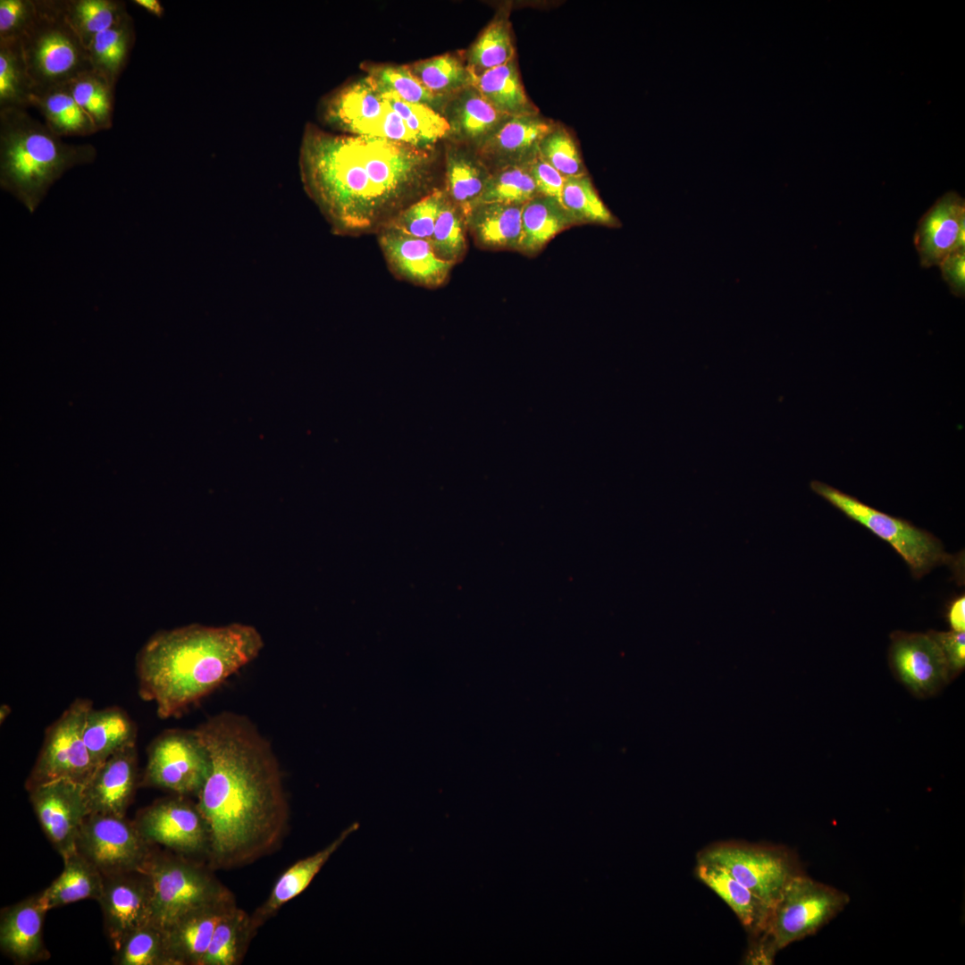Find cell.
Masks as SVG:
<instances>
[{"label":"cell","mask_w":965,"mask_h":965,"mask_svg":"<svg viewBox=\"0 0 965 965\" xmlns=\"http://www.w3.org/2000/svg\"><path fill=\"white\" fill-rule=\"evenodd\" d=\"M195 729L211 758L197 795L210 835L208 867L233 869L271 854L287 832L290 807L269 741L248 717L230 710Z\"/></svg>","instance_id":"cell-1"},{"label":"cell","mask_w":965,"mask_h":965,"mask_svg":"<svg viewBox=\"0 0 965 965\" xmlns=\"http://www.w3.org/2000/svg\"><path fill=\"white\" fill-rule=\"evenodd\" d=\"M429 148L382 138L306 129L299 167L306 192L334 229H382L422 197L432 178Z\"/></svg>","instance_id":"cell-2"},{"label":"cell","mask_w":965,"mask_h":965,"mask_svg":"<svg viewBox=\"0 0 965 965\" xmlns=\"http://www.w3.org/2000/svg\"><path fill=\"white\" fill-rule=\"evenodd\" d=\"M263 647L258 630L240 623L158 632L137 658L139 696L155 703L160 718L176 717L253 661Z\"/></svg>","instance_id":"cell-3"},{"label":"cell","mask_w":965,"mask_h":965,"mask_svg":"<svg viewBox=\"0 0 965 965\" xmlns=\"http://www.w3.org/2000/svg\"><path fill=\"white\" fill-rule=\"evenodd\" d=\"M92 144H70L26 109H0V187L30 214L70 169L95 161Z\"/></svg>","instance_id":"cell-4"},{"label":"cell","mask_w":965,"mask_h":965,"mask_svg":"<svg viewBox=\"0 0 965 965\" xmlns=\"http://www.w3.org/2000/svg\"><path fill=\"white\" fill-rule=\"evenodd\" d=\"M36 19L21 38L33 91L69 83L93 70L88 50L57 0H37Z\"/></svg>","instance_id":"cell-5"},{"label":"cell","mask_w":965,"mask_h":965,"mask_svg":"<svg viewBox=\"0 0 965 965\" xmlns=\"http://www.w3.org/2000/svg\"><path fill=\"white\" fill-rule=\"evenodd\" d=\"M810 487L846 516L886 541L907 563L914 578L919 579L936 566L954 561L939 539L909 521L875 509L825 482L813 481Z\"/></svg>","instance_id":"cell-6"},{"label":"cell","mask_w":965,"mask_h":965,"mask_svg":"<svg viewBox=\"0 0 965 965\" xmlns=\"http://www.w3.org/2000/svg\"><path fill=\"white\" fill-rule=\"evenodd\" d=\"M212 870L186 856L154 852L143 870L152 889L153 921L165 927L194 909L231 895Z\"/></svg>","instance_id":"cell-7"},{"label":"cell","mask_w":965,"mask_h":965,"mask_svg":"<svg viewBox=\"0 0 965 965\" xmlns=\"http://www.w3.org/2000/svg\"><path fill=\"white\" fill-rule=\"evenodd\" d=\"M849 902L846 893L799 873L771 906L764 933L777 951L782 950L815 934Z\"/></svg>","instance_id":"cell-8"},{"label":"cell","mask_w":965,"mask_h":965,"mask_svg":"<svg viewBox=\"0 0 965 965\" xmlns=\"http://www.w3.org/2000/svg\"><path fill=\"white\" fill-rule=\"evenodd\" d=\"M211 768L207 747L196 729H167L147 748L141 785L175 795H197Z\"/></svg>","instance_id":"cell-9"},{"label":"cell","mask_w":965,"mask_h":965,"mask_svg":"<svg viewBox=\"0 0 965 965\" xmlns=\"http://www.w3.org/2000/svg\"><path fill=\"white\" fill-rule=\"evenodd\" d=\"M91 708L89 700L76 699L46 729L42 747L25 783L28 791L58 779L82 785L88 781L96 768L83 739L86 717Z\"/></svg>","instance_id":"cell-10"},{"label":"cell","mask_w":965,"mask_h":965,"mask_svg":"<svg viewBox=\"0 0 965 965\" xmlns=\"http://www.w3.org/2000/svg\"><path fill=\"white\" fill-rule=\"evenodd\" d=\"M152 845L125 816L93 813L86 817L76 847L107 877L143 871L154 854Z\"/></svg>","instance_id":"cell-11"},{"label":"cell","mask_w":965,"mask_h":965,"mask_svg":"<svg viewBox=\"0 0 965 965\" xmlns=\"http://www.w3.org/2000/svg\"><path fill=\"white\" fill-rule=\"evenodd\" d=\"M697 859L718 865L769 906L788 881L801 873L794 856L776 846L720 843L703 850Z\"/></svg>","instance_id":"cell-12"},{"label":"cell","mask_w":965,"mask_h":965,"mask_svg":"<svg viewBox=\"0 0 965 965\" xmlns=\"http://www.w3.org/2000/svg\"><path fill=\"white\" fill-rule=\"evenodd\" d=\"M187 796L160 799L141 810L134 821L151 844H158L182 856H208L210 835L197 802Z\"/></svg>","instance_id":"cell-13"},{"label":"cell","mask_w":965,"mask_h":965,"mask_svg":"<svg viewBox=\"0 0 965 965\" xmlns=\"http://www.w3.org/2000/svg\"><path fill=\"white\" fill-rule=\"evenodd\" d=\"M889 667L895 678L914 696H935L951 681L944 656L927 633L894 631L890 635Z\"/></svg>","instance_id":"cell-14"},{"label":"cell","mask_w":965,"mask_h":965,"mask_svg":"<svg viewBox=\"0 0 965 965\" xmlns=\"http://www.w3.org/2000/svg\"><path fill=\"white\" fill-rule=\"evenodd\" d=\"M28 792L37 818L57 852L64 858L77 851L80 829L89 814L84 785L58 779Z\"/></svg>","instance_id":"cell-15"},{"label":"cell","mask_w":965,"mask_h":965,"mask_svg":"<svg viewBox=\"0 0 965 965\" xmlns=\"http://www.w3.org/2000/svg\"><path fill=\"white\" fill-rule=\"evenodd\" d=\"M97 902L115 950L131 932L153 921L152 889L143 871L104 877Z\"/></svg>","instance_id":"cell-16"},{"label":"cell","mask_w":965,"mask_h":965,"mask_svg":"<svg viewBox=\"0 0 965 965\" xmlns=\"http://www.w3.org/2000/svg\"><path fill=\"white\" fill-rule=\"evenodd\" d=\"M556 124L539 113L508 117L475 151L491 172L528 164L539 154L541 140Z\"/></svg>","instance_id":"cell-17"},{"label":"cell","mask_w":965,"mask_h":965,"mask_svg":"<svg viewBox=\"0 0 965 965\" xmlns=\"http://www.w3.org/2000/svg\"><path fill=\"white\" fill-rule=\"evenodd\" d=\"M965 229V201L951 190L938 197L918 222L913 237L923 268L938 266L957 248L959 234Z\"/></svg>","instance_id":"cell-18"},{"label":"cell","mask_w":965,"mask_h":965,"mask_svg":"<svg viewBox=\"0 0 965 965\" xmlns=\"http://www.w3.org/2000/svg\"><path fill=\"white\" fill-rule=\"evenodd\" d=\"M138 785L136 745L99 764L84 785L88 813L125 816Z\"/></svg>","instance_id":"cell-19"},{"label":"cell","mask_w":965,"mask_h":965,"mask_svg":"<svg viewBox=\"0 0 965 965\" xmlns=\"http://www.w3.org/2000/svg\"><path fill=\"white\" fill-rule=\"evenodd\" d=\"M379 244L394 273L415 284L440 286L447 280L453 266L435 254L429 240L389 226L380 229Z\"/></svg>","instance_id":"cell-20"},{"label":"cell","mask_w":965,"mask_h":965,"mask_svg":"<svg viewBox=\"0 0 965 965\" xmlns=\"http://www.w3.org/2000/svg\"><path fill=\"white\" fill-rule=\"evenodd\" d=\"M237 905L234 894L194 909L164 927L175 965H201L221 919Z\"/></svg>","instance_id":"cell-21"},{"label":"cell","mask_w":965,"mask_h":965,"mask_svg":"<svg viewBox=\"0 0 965 965\" xmlns=\"http://www.w3.org/2000/svg\"><path fill=\"white\" fill-rule=\"evenodd\" d=\"M47 911L34 895L2 910L0 948L18 964L49 957L43 941V923Z\"/></svg>","instance_id":"cell-22"},{"label":"cell","mask_w":965,"mask_h":965,"mask_svg":"<svg viewBox=\"0 0 965 965\" xmlns=\"http://www.w3.org/2000/svg\"><path fill=\"white\" fill-rule=\"evenodd\" d=\"M384 106L383 95L366 76L334 93L324 104L323 117L332 127L351 135L368 136Z\"/></svg>","instance_id":"cell-23"},{"label":"cell","mask_w":965,"mask_h":965,"mask_svg":"<svg viewBox=\"0 0 965 965\" xmlns=\"http://www.w3.org/2000/svg\"><path fill=\"white\" fill-rule=\"evenodd\" d=\"M450 135L476 150L509 116L499 112L473 86L450 96L443 106Z\"/></svg>","instance_id":"cell-24"},{"label":"cell","mask_w":965,"mask_h":965,"mask_svg":"<svg viewBox=\"0 0 965 965\" xmlns=\"http://www.w3.org/2000/svg\"><path fill=\"white\" fill-rule=\"evenodd\" d=\"M358 827L357 823L348 826L323 849L289 867L276 880L267 899L250 914L254 927L258 931L283 905L304 892L331 855Z\"/></svg>","instance_id":"cell-25"},{"label":"cell","mask_w":965,"mask_h":965,"mask_svg":"<svg viewBox=\"0 0 965 965\" xmlns=\"http://www.w3.org/2000/svg\"><path fill=\"white\" fill-rule=\"evenodd\" d=\"M695 876L726 902L752 937L765 931L771 910L767 902L710 861L697 859Z\"/></svg>","instance_id":"cell-26"},{"label":"cell","mask_w":965,"mask_h":965,"mask_svg":"<svg viewBox=\"0 0 965 965\" xmlns=\"http://www.w3.org/2000/svg\"><path fill=\"white\" fill-rule=\"evenodd\" d=\"M490 176V169L474 149L461 144L448 147L444 192L465 217L479 203Z\"/></svg>","instance_id":"cell-27"},{"label":"cell","mask_w":965,"mask_h":965,"mask_svg":"<svg viewBox=\"0 0 965 965\" xmlns=\"http://www.w3.org/2000/svg\"><path fill=\"white\" fill-rule=\"evenodd\" d=\"M523 206L479 203L465 217L467 230L482 248L517 251Z\"/></svg>","instance_id":"cell-28"},{"label":"cell","mask_w":965,"mask_h":965,"mask_svg":"<svg viewBox=\"0 0 965 965\" xmlns=\"http://www.w3.org/2000/svg\"><path fill=\"white\" fill-rule=\"evenodd\" d=\"M83 739L96 767L114 753L136 745L137 728L128 713L112 706L88 711Z\"/></svg>","instance_id":"cell-29"},{"label":"cell","mask_w":965,"mask_h":965,"mask_svg":"<svg viewBox=\"0 0 965 965\" xmlns=\"http://www.w3.org/2000/svg\"><path fill=\"white\" fill-rule=\"evenodd\" d=\"M63 860L60 876L38 894L46 911L85 899L97 901L102 893L104 876L78 851Z\"/></svg>","instance_id":"cell-30"},{"label":"cell","mask_w":965,"mask_h":965,"mask_svg":"<svg viewBox=\"0 0 965 965\" xmlns=\"http://www.w3.org/2000/svg\"><path fill=\"white\" fill-rule=\"evenodd\" d=\"M521 222L517 251L526 256L538 254L557 234L577 225L558 200L542 195L523 206Z\"/></svg>","instance_id":"cell-31"},{"label":"cell","mask_w":965,"mask_h":965,"mask_svg":"<svg viewBox=\"0 0 965 965\" xmlns=\"http://www.w3.org/2000/svg\"><path fill=\"white\" fill-rule=\"evenodd\" d=\"M472 85L501 113L512 117L539 113L524 91L516 60L473 76Z\"/></svg>","instance_id":"cell-32"},{"label":"cell","mask_w":965,"mask_h":965,"mask_svg":"<svg viewBox=\"0 0 965 965\" xmlns=\"http://www.w3.org/2000/svg\"><path fill=\"white\" fill-rule=\"evenodd\" d=\"M45 124L57 136H88L97 132L90 117L73 98L67 84L33 91L29 100Z\"/></svg>","instance_id":"cell-33"},{"label":"cell","mask_w":965,"mask_h":965,"mask_svg":"<svg viewBox=\"0 0 965 965\" xmlns=\"http://www.w3.org/2000/svg\"><path fill=\"white\" fill-rule=\"evenodd\" d=\"M135 39L134 21L127 13L114 25L96 35L87 47L93 70L113 87L127 65Z\"/></svg>","instance_id":"cell-34"},{"label":"cell","mask_w":965,"mask_h":965,"mask_svg":"<svg viewBox=\"0 0 965 965\" xmlns=\"http://www.w3.org/2000/svg\"><path fill=\"white\" fill-rule=\"evenodd\" d=\"M256 933L251 915L236 905L217 925L201 965H239Z\"/></svg>","instance_id":"cell-35"},{"label":"cell","mask_w":965,"mask_h":965,"mask_svg":"<svg viewBox=\"0 0 965 965\" xmlns=\"http://www.w3.org/2000/svg\"><path fill=\"white\" fill-rule=\"evenodd\" d=\"M57 4L86 48L96 35L129 13L126 2L121 0H57Z\"/></svg>","instance_id":"cell-36"},{"label":"cell","mask_w":965,"mask_h":965,"mask_svg":"<svg viewBox=\"0 0 965 965\" xmlns=\"http://www.w3.org/2000/svg\"><path fill=\"white\" fill-rule=\"evenodd\" d=\"M32 92L21 39L0 40V109H26Z\"/></svg>","instance_id":"cell-37"},{"label":"cell","mask_w":965,"mask_h":965,"mask_svg":"<svg viewBox=\"0 0 965 965\" xmlns=\"http://www.w3.org/2000/svg\"><path fill=\"white\" fill-rule=\"evenodd\" d=\"M408 68L429 91L446 100L473 83L466 63L449 54L415 62Z\"/></svg>","instance_id":"cell-38"},{"label":"cell","mask_w":965,"mask_h":965,"mask_svg":"<svg viewBox=\"0 0 965 965\" xmlns=\"http://www.w3.org/2000/svg\"><path fill=\"white\" fill-rule=\"evenodd\" d=\"M515 46L507 17L495 18L480 34L466 55V66L473 76L503 65L515 59Z\"/></svg>","instance_id":"cell-39"},{"label":"cell","mask_w":965,"mask_h":965,"mask_svg":"<svg viewBox=\"0 0 965 965\" xmlns=\"http://www.w3.org/2000/svg\"><path fill=\"white\" fill-rule=\"evenodd\" d=\"M67 85L98 131L112 128L115 87L94 70L79 75Z\"/></svg>","instance_id":"cell-40"},{"label":"cell","mask_w":965,"mask_h":965,"mask_svg":"<svg viewBox=\"0 0 965 965\" xmlns=\"http://www.w3.org/2000/svg\"><path fill=\"white\" fill-rule=\"evenodd\" d=\"M115 951L118 965H175L164 929L154 921L131 932Z\"/></svg>","instance_id":"cell-41"},{"label":"cell","mask_w":965,"mask_h":965,"mask_svg":"<svg viewBox=\"0 0 965 965\" xmlns=\"http://www.w3.org/2000/svg\"><path fill=\"white\" fill-rule=\"evenodd\" d=\"M561 204L576 224L594 223L608 227L620 225L617 218L599 197L587 174L566 178Z\"/></svg>","instance_id":"cell-42"},{"label":"cell","mask_w":965,"mask_h":965,"mask_svg":"<svg viewBox=\"0 0 965 965\" xmlns=\"http://www.w3.org/2000/svg\"><path fill=\"white\" fill-rule=\"evenodd\" d=\"M538 195L528 164L509 165L491 172L479 203L524 205Z\"/></svg>","instance_id":"cell-43"},{"label":"cell","mask_w":965,"mask_h":965,"mask_svg":"<svg viewBox=\"0 0 965 965\" xmlns=\"http://www.w3.org/2000/svg\"><path fill=\"white\" fill-rule=\"evenodd\" d=\"M466 231L464 214L445 194L432 235L429 239L435 254L452 264L459 261L464 256L467 247Z\"/></svg>","instance_id":"cell-44"},{"label":"cell","mask_w":965,"mask_h":965,"mask_svg":"<svg viewBox=\"0 0 965 965\" xmlns=\"http://www.w3.org/2000/svg\"><path fill=\"white\" fill-rule=\"evenodd\" d=\"M368 77L382 92L391 93L404 101L423 104L433 109L447 100L429 91L411 72L408 66H380L370 70Z\"/></svg>","instance_id":"cell-45"},{"label":"cell","mask_w":965,"mask_h":965,"mask_svg":"<svg viewBox=\"0 0 965 965\" xmlns=\"http://www.w3.org/2000/svg\"><path fill=\"white\" fill-rule=\"evenodd\" d=\"M387 104L405 121L407 125L427 147L442 138L449 137L450 126L446 118L431 106L409 103L391 93L382 94Z\"/></svg>","instance_id":"cell-46"},{"label":"cell","mask_w":965,"mask_h":965,"mask_svg":"<svg viewBox=\"0 0 965 965\" xmlns=\"http://www.w3.org/2000/svg\"><path fill=\"white\" fill-rule=\"evenodd\" d=\"M444 197V190L433 189L401 210L385 226L429 240Z\"/></svg>","instance_id":"cell-47"},{"label":"cell","mask_w":965,"mask_h":965,"mask_svg":"<svg viewBox=\"0 0 965 965\" xmlns=\"http://www.w3.org/2000/svg\"><path fill=\"white\" fill-rule=\"evenodd\" d=\"M539 155L566 178L587 174L577 146L563 126L556 124L541 140Z\"/></svg>","instance_id":"cell-48"},{"label":"cell","mask_w":965,"mask_h":965,"mask_svg":"<svg viewBox=\"0 0 965 965\" xmlns=\"http://www.w3.org/2000/svg\"><path fill=\"white\" fill-rule=\"evenodd\" d=\"M37 13V0H0V40L21 39Z\"/></svg>","instance_id":"cell-49"},{"label":"cell","mask_w":965,"mask_h":965,"mask_svg":"<svg viewBox=\"0 0 965 965\" xmlns=\"http://www.w3.org/2000/svg\"><path fill=\"white\" fill-rule=\"evenodd\" d=\"M385 100V99H384ZM368 136L382 138L420 148H429L385 101L383 113Z\"/></svg>","instance_id":"cell-50"},{"label":"cell","mask_w":965,"mask_h":965,"mask_svg":"<svg viewBox=\"0 0 965 965\" xmlns=\"http://www.w3.org/2000/svg\"><path fill=\"white\" fill-rule=\"evenodd\" d=\"M927 634L940 647L948 666L951 681L953 680L965 667V632L930 630Z\"/></svg>","instance_id":"cell-51"},{"label":"cell","mask_w":965,"mask_h":965,"mask_svg":"<svg viewBox=\"0 0 965 965\" xmlns=\"http://www.w3.org/2000/svg\"><path fill=\"white\" fill-rule=\"evenodd\" d=\"M528 169L538 193L553 197L561 203L566 177L547 163L539 154L528 164Z\"/></svg>","instance_id":"cell-52"},{"label":"cell","mask_w":965,"mask_h":965,"mask_svg":"<svg viewBox=\"0 0 965 965\" xmlns=\"http://www.w3.org/2000/svg\"><path fill=\"white\" fill-rule=\"evenodd\" d=\"M951 292L958 297L965 296V250H955L938 265Z\"/></svg>","instance_id":"cell-53"},{"label":"cell","mask_w":965,"mask_h":965,"mask_svg":"<svg viewBox=\"0 0 965 965\" xmlns=\"http://www.w3.org/2000/svg\"><path fill=\"white\" fill-rule=\"evenodd\" d=\"M947 621L952 631L962 632L965 630V597L961 595L955 598L949 605Z\"/></svg>","instance_id":"cell-54"},{"label":"cell","mask_w":965,"mask_h":965,"mask_svg":"<svg viewBox=\"0 0 965 965\" xmlns=\"http://www.w3.org/2000/svg\"><path fill=\"white\" fill-rule=\"evenodd\" d=\"M132 3L157 17H162L164 12L162 4L157 0H133Z\"/></svg>","instance_id":"cell-55"},{"label":"cell","mask_w":965,"mask_h":965,"mask_svg":"<svg viewBox=\"0 0 965 965\" xmlns=\"http://www.w3.org/2000/svg\"><path fill=\"white\" fill-rule=\"evenodd\" d=\"M10 709H11L10 707H8L7 705H5V704L2 705L1 710H0L1 723H3V720H4L5 717L9 715Z\"/></svg>","instance_id":"cell-56"}]
</instances>
